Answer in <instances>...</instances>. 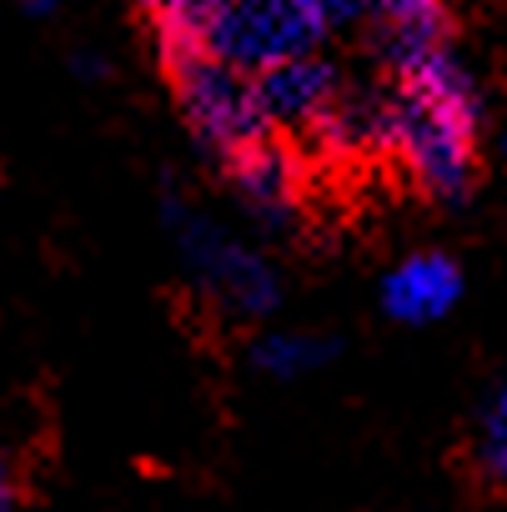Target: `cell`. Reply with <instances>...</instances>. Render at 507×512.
Wrapping results in <instances>:
<instances>
[{"instance_id":"10","label":"cell","mask_w":507,"mask_h":512,"mask_svg":"<svg viewBox=\"0 0 507 512\" xmlns=\"http://www.w3.org/2000/svg\"><path fill=\"white\" fill-rule=\"evenodd\" d=\"M257 367L267 372V377H307L312 367H322L327 357H332V347L322 342V337H292V332H272V337H262L257 342Z\"/></svg>"},{"instance_id":"7","label":"cell","mask_w":507,"mask_h":512,"mask_svg":"<svg viewBox=\"0 0 507 512\" xmlns=\"http://www.w3.org/2000/svg\"><path fill=\"white\" fill-rule=\"evenodd\" d=\"M226 171H231V186L241 191V201L257 206V211H287L297 201V186H302L297 156H292V146L277 131L241 146V151H231Z\"/></svg>"},{"instance_id":"1","label":"cell","mask_w":507,"mask_h":512,"mask_svg":"<svg viewBox=\"0 0 507 512\" xmlns=\"http://www.w3.org/2000/svg\"><path fill=\"white\" fill-rule=\"evenodd\" d=\"M392 96L377 106V141L437 201H462L477 171V81L442 46L392 61Z\"/></svg>"},{"instance_id":"2","label":"cell","mask_w":507,"mask_h":512,"mask_svg":"<svg viewBox=\"0 0 507 512\" xmlns=\"http://www.w3.org/2000/svg\"><path fill=\"white\" fill-rule=\"evenodd\" d=\"M352 16H362V0H216L206 51L262 76L292 56H312Z\"/></svg>"},{"instance_id":"4","label":"cell","mask_w":507,"mask_h":512,"mask_svg":"<svg viewBox=\"0 0 507 512\" xmlns=\"http://www.w3.org/2000/svg\"><path fill=\"white\" fill-rule=\"evenodd\" d=\"M257 96H262V111H267L272 131H297V136H317L327 146H347L342 81H337V66L322 61L317 51L262 71Z\"/></svg>"},{"instance_id":"9","label":"cell","mask_w":507,"mask_h":512,"mask_svg":"<svg viewBox=\"0 0 507 512\" xmlns=\"http://www.w3.org/2000/svg\"><path fill=\"white\" fill-rule=\"evenodd\" d=\"M136 6L146 11V21H151V31L161 41L166 66L206 51V26H211L216 0H136Z\"/></svg>"},{"instance_id":"11","label":"cell","mask_w":507,"mask_h":512,"mask_svg":"<svg viewBox=\"0 0 507 512\" xmlns=\"http://www.w3.org/2000/svg\"><path fill=\"white\" fill-rule=\"evenodd\" d=\"M477 467L482 477L502 482L507 487V382L492 392L487 412H482V427H477Z\"/></svg>"},{"instance_id":"3","label":"cell","mask_w":507,"mask_h":512,"mask_svg":"<svg viewBox=\"0 0 507 512\" xmlns=\"http://www.w3.org/2000/svg\"><path fill=\"white\" fill-rule=\"evenodd\" d=\"M171 81H176V106L206 151L231 156L251 141L272 136V121L262 111L257 76L251 71H241L211 51H196L171 66Z\"/></svg>"},{"instance_id":"5","label":"cell","mask_w":507,"mask_h":512,"mask_svg":"<svg viewBox=\"0 0 507 512\" xmlns=\"http://www.w3.org/2000/svg\"><path fill=\"white\" fill-rule=\"evenodd\" d=\"M181 251H186V262L201 272V282L221 302H231L236 312L257 317V312L277 307V277L246 246H236L231 236L211 231L206 221H191V216L181 221Z\"/></svg>"},{"instance_id":"12","label":"cell","mask_w":507,"mask_h":512,"mask_svg":"<svg viewBox=\"0 0 507 512\" xmlns=\"http://www.w3.org/2000/svg\"><path fill=\"white\" fill-rule=\"evenodd\" d=\"M11 507H16V482H11L6 457H0V512H11Z\"/></svg>"},{"instance_id":"8","label":"cell","mask_w":507,"mask_h":512,"mask_svg":"<svg viewBox=\"0 0 507 512\" xmlns=\"http://www.w3.org/2000/svg\"><path fill=\"white\" fill-rule=\"evenodd\" d=\"M362 11L377 21L387 61L447 41V0H362Z\"/></svg>"},{"instance_id":"6","label":"cell","mask_w":507,"mask_h":512,"mask_svg":"<svg viewBox=\"0 0 507 512\" xmlns=\"http://www.w3.org/2000/svg\"><path fill=\"white\" fill-rule=\"evenodd\" d=\"M457 297H462V272H457L452 256H442V251L407 256V262H397L387 272V282H382V307L397 322H412V327L447 317L457 307Z\"/></svg>"},{"instance_id":"13","label":"cell","mask_w":507,"mask_h":512,"mask_svg":"<svg viewBox=\"0 0 507 512\" xmlns=\"http://www.w3.org/2000/svg\"><path fill=\"white\" fill-rule=\"evenodd\" d=\"M21 6H26V11H36V16H46V11H56V6H61V0H21Z\"/></svg>"}]
</instances>
